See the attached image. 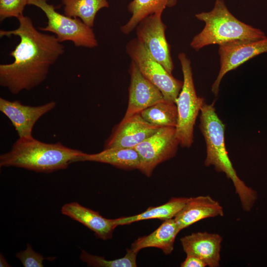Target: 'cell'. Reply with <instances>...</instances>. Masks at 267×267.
<instances>
[{"label": "cell", "instance_id": "6da1fadb", "mask_svg": "<svg viewBox=\"0 0 267 267\" xmlns=\"http://www.w3.org/2000/svg\"><path fill=\"white\" fill-rule=\"evenodd\" d=\"M18 28L0 30V37L17 36L19 44L9 55L14 60L0 65V85L12 94L30 90L46 78L50 67L65 51L64 45L54 35L41 32L30 17L22 14Z\"/></svg>", "mask_w": 267, "mask_h": 267}, {"label": "cell", "instance_id": "7a4b0ae2", "mask_svg": "<svg viewBox=\"0 0 267 267\" xmlns=\"http://www.w3.org/2000/svg\"><path fill=\"white\" fill-rule=\"evenodd\" d=\"M199 118V127L206 145L205 165L213 166L217 172L224 173L232 181L243 210L251 211L257 200V192L239 178L233 168L225 144V126L216 112L214 102L204 103Z\"/></svg>", "mask_w": 267, "mask_h": 267}, {"label": "cell", "instance_id": "3957f363", "mask_svg": "<svg viewBox=\"0 0 267 267\" xmlns=\"http://www.w3.org/2000/svg\"><path fill=\"white\" fill-rule=\"evenodd\" d=\"M82 151L60 142L47 143L33 136L19 137L11 149L0 156V167H16L50 173L67 168Z\"/></svg>", "mask_w": 267, "mask_h": 267}, {"label": "cell", "instance_id": "277c9868", "mask_svg": "<svg viewBox=\"0 0 267 267\" xmlns=\"http://www.w3.org/2000/svg\"><path fill=\"white\" fill-rule=\"evenodd\" d=\"M195 17L205 23L202 31L191 40L190 46L196 51L207 45L257 41L267 37L261 29L248 25L235 17L223 0H216L209 11L196 13Z\"/></svg>", "mask_w": 267, "mask_h": 267}, {"label": "cell", "instance_id": "5b68a950", "mask_svg": "<svg viewBox=\"0 0 267 267\" xmlns=\"http://www.w3.org/2000/svg\"><path fill=\"white\" fill-rule=\"evenodd\" d=\"M178 58L183 81L182 87L176 101L178 110L176 134L180 146L189 147L193 142L195 122L205 99L196 94L190 60L184 52L179 53Z\"/></svg>", "mask_w": 267, "mask_h": 267}, {"label": "cell", "instance_id": "8992f818", "mask_svg": "<svg viewBox=\"0 0 267 267\" xmlns=\"http://www.w3.org/2000/svg\"><path fill=\"white\" fill-rule=\"evenodd\" d=\"M49 0H29V5L39 8L45 14L47 25L39 27L42 31L54 34L59 42H72L77 47L92 48L98 46V42L92 29L81 19L73 18L56 11L55 6L49 4Z\"/></svg>", "mask_w": 267, "mask_h": 267}, {"label": "cell", "instance_id": "52a82bcc", "mask_svg": "<svg viewBox=\"0 0 267 267\" xmlns=\"http://www.w3.org/2000/svg\"><path fill=\"white\" fill-rule=\"evenodd\" d=\"M126 51L142 74L161 92L165 100L176 103L183 81L174 77L153 57L135 38L128 42Z\"/></svg>", "mask_w": 267, "mask_h": 267}, {"label": "cell", "instance_id": "ba28073f", "mask_svg": "<svg viewBox=\"0 0 267 267\" xmlns=\"http://www.w3.org/2000/svg\"><path fill=\"white\" fill-rule=\"evenodd\" d=\"M179 141L176 134V128L162 127L134 148L140 159L138 170L150 177L159 164L174 157Z\"/></svg>", "mask_w": 267, "mask_h": 267}, {"label": "cell", "instance_id": "9c48e42d", "mask_svg": "<svg viewBox=\"0 0 267 267\" xmlns=\"http://www.w3.org/2000/svg\"><path fill=\"white\" fill-rule=\"evenodd\" d=\"M162 13H155L142 19L135 28L136 38L150 54L171 74L174 66L170 46L166 37L167 26L162 20Z\"/></svg>", "mask_w": 267, "mask_h": 267}, {"label": "cell", "instance_id": "30bf717a", "mask_svg": "<svg viewBox=\"0 0 267 267\" xmlns=\"http://www.w3.org/2000/svg\"><path fill=\"white\" fill-rule=\"evenodd\" d=\"M220 68L212 86V91L217 96L221 82L228 72L254 57L267 52V37L254 41L235 42L219 45Z\"/></svg>", "mask_w": 267, "mask_h": 267}, {"label": "cell", "instance_id": "8fae6325", "mask_svg": "<svg viewBox=\"0 0 267 267\" xmlns=\"http://www.w3.org/2000/svg\"><path fill=\"white\" fill-rule=\"evenodd\" d=\"M131 80L127 111L122 120H126L156 103L164 100L160 90L141 73L131 61L129 69Z\"/></svg>", "mask_w": 267, "mask_h": 267}, {"label": "cell", "instance_id": "7c38bea8", "mask_svg": "<svg viewBox=\"0 0 267 267\" xmlns=\"http://www.w3.org/2000/svg\"><path fill=\"white\" fill-rule=\"evenodd\" d=\"M56 105L52 101L39 106L24 105L19 100L0 98V111L10 121L19 137L32 136L33 127L39 119Z\"/></svg>", "mask_w": 267, "mask_h": 267}, {"label": "cell", "instance_id": "4fadbf2b", "mask_svg": "<svg viewBox=\"0 0 267 267\" xmlns=\"http://www.w3.org/2000/svg\"><path fill=\"white\" fill-rule=\"evenodd\" d=\"M161 127L148 122L140 114L134 115L122 120L106 141L104 147L134 148Z\"/></svg>", "mask_w": 267, "mask_h": 267}, {"label": "cell", "instance_id": "5bb4252c", "mask_svg": "<svg viewBox=\"0 0 267 267\" xmlns=\"http://www.w3.org/2000/svg\"><path fill=\"white\" fill-rule=\"evenodd\" d=\"M222 240L220 234L206 231L192 233L180 239L186 255L198 257L210 267L220 266Z\"/></svg>", "mask_w": 267, "mask_h": 267}, {"label": "cell", "instance_id": "9a60e30c", "mask_svg": "<svg viewBox=\"0 0 267 267\" xmlns=\"http://www.w3.org/2000/svg\"><path fill=\"white\" fill-rule=\"evenodd\" d=\"M222 206L209 195L189 198L183 208L174 218L181 230L203 219L223 216Z\"/></svg>", "mask_w": 267, "mask_h": 267}, {"label": "cell", "instance_id": "2e32d148", "mask_svg": "<svg viewBox=\"0 0 267 267\" xmlns=\"http://www.w3.org/2000/svg\"><path fill=\"white\" fill-rule=\"evenodd\" d=\"M61 213L75 220L94 232L97 238L103 240L111 239L117 227L113 219H106L96 211L84 207L77 202L65 204L61 208Z\"/></svg>", "mask_w": 267, "mask_h": 267}, {"label": "cell", "instance_id": "e0dca14e", "mask_svg": "<svg viewBox=\"0 0 267 267\" xmlns=\"http://www.w3.org/2000/svg\"><path fill=\"white\" fill-rule=\"evenodd\" d=\"M91 161L108 164L124 170L139 169L140 159L133 148H105L100 152L87 154L83 152L73 162Z\"/></svg>", "mask_w": 267, "mask_h": 267}, {"label": "cell", "instance_id": "ac0fdd59", "mask_svg": "<svg viewBox=\"0 0 267 267\" xmlns=\"http://www.w3.org/2000/svg\"><path fill=\"white\" fill-rule=\"evenodd\" d=\"M179 231L174 218L165 220L153 232L137 239L131 249L138 252L143 248L156 247L169 255L174 250L175 238Z\"/></svg>", "mask_w": 267, "mask_h": 267}, {"label": "cell", "instance_id": "d6986e66", "mask_svg": "<svg viewBox=\"0 0 267 267\" xmlns=\"http://www.w3.org/2000/svg\"><path fill=\"white\" fill-rule=\"evenodd\" d=\"M177 1L178 0H133L128 5L131 18L120 27L121 32L129 34L142 19L153 14L162 13L167 7L174 6Z\"/></svg>", "mask_w": 267, "mask_h": 267}, {"label": "cell", "instance_id": "ffe728a7", "mask_svg": "<svg viewBox=\"0 0 267 267\" xmlns=\"http://www.w3.org/2000/svg\"><path fill=\"white\" fill-rule=\"evenodd\" d=\"M188 199L187 197H173L164 204L150 207L139 214L113 219L114 222L117 226L148 219H158L165 221L173 219L183 208Z\"/></svg>", "mask_w": 267, "mask_h": 267}, {"label": "cell", "instance_id": "44dd1931", "mask_svg": "<svg viewBox=\"0 0 267 267\" xmlns=\"http://www.w3.org/2000/svg\"><path fill=\"white\" fill-rule=\"evenodd\" d=\"M64 14L81 19L86 25L93 28L97 12L109 7L107 0H61Z\"/></svg>", "mask_w": 267, "mask_h": 267}, {"label": "cell", "instance_id": "7402d4cb", "mask_svg": "<svg viewBox=\"0 0 267 267\" xmlns=\"http://www.w3.org/2000/svg\"><path fill=\"white\" fill-rule=\"evenodd\" d=\"M140 114L146 121L156 126L176 128L177 124V105L165 100L146 108Z\"/></svg>", "mask_w": 267, "mask_h": 267}, {"label": "cell", "instance_id": "603a6c76", "mask_svg": "<svg viewBox=\"0 0 267 267\" xmlns=\"http://www.w3.org/2000/svg\"><path fill=\"white\" fill-rule=\"evenodd\" d=\"M137 252L132 249H127L126 255L123 258L113 260H107L103 257L92 255L82 250L80 259L88 266L97 267H135Z\"/></svg>", "mask_w": 267, "mask_h": 267}, {"label": "cell", "instance_id": "cb8c5ba5", "mask_svg": "<svg viewBox=\"0 0 267 267\" xmlns=\"http://www.w3.org/2000/svg\"><path fill=\"white\" fill-rule=\"evenodd\" d=\"M29 0H0V20L15 17L23 14L25 6Z\"/></svg>", "mask_w": 267, "mask_h": 267}, {"label": "cell", "instance_id": "d4e9b609", "mask_svg": "<svg viewBox=\"0 0 267 267\" xmlns=\"http://www.w3.org/2000/svg\"><path fill=\"white\" fill-rule=\"evenodd\" d=\"M24 267H43L44 257L40 254L35 252L31 245L27 244L25 250L16 254Z\"/></svg>", "mask_w": 267, "mask_h": 267}, {"label": "cell", "instance_id": "484cf974", "mask_svg": "<svg viewBox=\"0 0 267 267\" xmlns=\"http://www.w3.org/2000/svg\"><path fill=\"white\" fill-rule=\"evenodd\" d=\"M206 264L200 258L192 255H186L185 259L181 263V267H205Z\"/></svg>", "mask_w": 267, "mask_h": 267}, {"label": "cell", "instance_id": "4316f807", "mask_svg": "<svg viewBox=\"0 0 267 267\" xmlns=\"http://www.w3.org/2000/svg\"><path fill=\"white\" fill-rule=\"evenodd\" d=\"M9 265L7 263V261H6V259L4 257V256L0 254V267H10Z\"/></svg>", "mask_w": 267, "mask_h": 267}]
</instances>
